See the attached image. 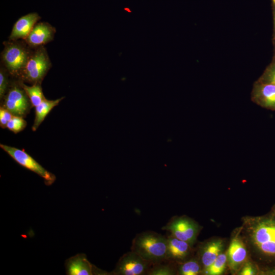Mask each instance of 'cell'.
Here are the masks:
<instances>
[{
  "label": "cell",
  "mask_w": 275,
  "mask_h": 275,
  "mask_svg": "<svg viewBox=\"0 0 275 275\" xmlns=\"http://www.w3.org/2000/svg\"><path fill=\"white\" fill-rule=\"evenodd\" d=\"M240 232L260 274H275V204L266 214L241 219Z\"/></svg>",
  "instance_id": "1"
},
{
  "label": "cell",
  "mask_w": 275,
  "mask_h": 275,
  "mask_svg": "<svg viewBox=\"0 0 275 275\" xmlns=\"http://www.w3.org/2000/svg\"><path fill=\"white\" fill-rule=\"evenodd\" d=\"M167 239L153 231L136 235L132 240L131 251L151 264H159L166 259Z\"/></svg>",
  "instance_id": "2"
},
{
  "label": "cell",
  "mask_w": 275,
  "mask_h": 275,
  "mask_svg": "<svg viewBox=\"0 0 275 275\" xmlns=\"http://www.w3.org/2000/svg\"><path fill=\"white\" fill-rule=\"evenodd\" d=\"M4 44L2 58L6 69L13 75L22 74L31 52L18 40H10Z\"/></svg>",
  "instance_id": "3"
},
{
  "label": "cell",
  "mask_w": 275,
  "mask_h": 275,
  "mask_svg": "<svg viewBox=\"0 0 275 275\" xmlns=\"http://www.w3.org/2000/svg\"><path fill=\"white\" fill-rule=\"evenodd\" d=\"M51 66L46 49L40 46L31 53L22 74L26 81L40 84Z\"/></svg>",
  "instance_id": "4"
},
{
  "label": "cell",
  "mask_w": 275,
  "mask_h": 275,
  "mask_svg": "<svg viewBox=\"0 0 275 275\" xmlns=\"http://www.w3.org/2000/svg\"><path fill=\"white\" fill-rule=\"evenodd\" d=\"M162 229L193 247L202 227L194 219L183 215L173 218Z\"/></svg>",
  "instance_id": "5"
},
{
  "label": "cell",
  "mask_w": 275,
  "mask_h": 275,
  "mask_svg": "<svg viewBox=\"0 0 275 275\" xmlns=\"http://www.w3.org/2000/svg\"><path fill=\"white\" fill-rule=\"evenodd\" d=\"M226 251L228 267L232 274H236L250 259L248 248L241 236L239 227L232 232Z\"/></svg>",
  "instance_id": "6"
},
{
  "label": "cell",
  "mask_w": 275,
  "mask_h": 275,
  "mask_svg": "<svg viewBox=\"0 0 275 275\" xmlns=\"http://www.w3.org/2000/svg\"><path fill=\"white\" fill-rule=\"evenodd\" d=\"M0 147L18 164L42 178L46 185H50L55 181L56 176L44 168L24 150L2 144Z\"/></svg>",
  "instance_id": "7"
},
{
  "label": "cell",
  "mask_w": 275,
  "mask_h": 275,
  "mask_svg": "<svg viewBox=\"0 0 275 275\" xmlns=\"http://www.w3.org/2000/svg\"><path fill=\"white\" fill-rule=\"evenodd\" d=\"M151 264L133 251L124 254L113 271L115 275L147 274Z\"/></svg>",
  "instance_id": "8"
},
{
  "label": "cell",
  "mask_w": 275,
  "mask_h": 275,
  "mask_svg": "<svg viewBox=\"0 0 275 275\" xmlns=\"http://www.w3.org/2000/svg\"><path fill=\"white\" fill-rule=\"evenodd\" d=\"M226 239L219 237L212 238L199 245L197 258L202 265V271L226 250Z\"/></svg>",
  "instance_id": "9"
},
{
  "label": "cell",
  "mask_w": 275,
  "mask_h": 275,
  "mask_svg": "<svg viewBox=\"0 0 275 275\" xmlns=\"http://www.w3.org/2000/svg\"><path fill=\"white\" fill-rule=\"evenodd\" d=\"M28 98L21 86L19 87L14 85L9 90L6 95L4 107L14 116L22 117L26 114L29 109Z\"/></svg>",
  "instance_id": "10"
},
{
  "label": "cell",
  "mask_w": 275,
  "mask_h": 275,
  "mask_svg": "<svg viewBox=\"0 0 275 275\" xmlns=\"http://www.w3.org/2000/svg\"><path fill=\"white\" fill-rule=\"evenodd\" d=\"M67 275L108 274L91 263L84 254H77L67 259L65 263Z\"/></svg>",
  "instance_id": "11"
},
{
  "label": "cell",
  "mask_w": 275,
  "mask_h": 275,
  "mask_svg": "<svg viewBox=\"0 0 275 275\" xmlns=\"http://www.w3.org/2000/svg\"><path fill=\"white\" fill-rule=\"evenodd\" d=\"M251 99L263 108L275 111V85L256 81L253 87Z\"/></svg>",
  "instance_id": "12"
},
{
  "label": "cell",
  "mask_w": 275,
  "mask_h": 275,
  "mask_svg": "<svg viewBox=\"0 0 275 275\" xmlns=\"http://www.w3.org/2000/svg\"><path fill=\"white\" fill-rule=\"evenodd\" d=\"M167 239V255L166 260L178 264L189 259L191 254L193 246L187 242L179 239L172 235Z\"/></svg>",
  "instance_id": "13"
},
{
  "label": "cell",
  "mask_w": 275,
  "mask_h": 275,
  "mask_svg": "<svg viewBox=\"0 0 275 275\" xmlns=\"http://www.w3.org/2000/svg\"><path fill=\"white\" fill-rule=\"evenodd\" d=\"M56 29L47 22L36 23L25 39L31 47H38L49 42L54 38Z\"/></svg>",
  "instance_id": "14"
},
{
  "label": "cell",
  "mask_w": 275,
  "mask_h": 275,
  "mask_svg": "<svg viewBox=\"0 0 275 275\" xmlns=\"http://www.w3.org/2000/svg\"><path fill=\"white\" fill-rule=\"evenodd\" d=\"M40 19V16L36 12L29 13L19 18L13 25L9 40L25 39Z\"/></svg>",
  "instance_id": "15"
},
{
  "label": "cell",
  "mask_w": 275,
  "mask_h": 275,
  "mask_svg": "<svg viewBox=\"0 0 275 275\" xmlns=\"http://www.w3.org/2000/svg\"><path fill=\"white\" fill-rule=\"evenodd\" d=\"M63 99V97L51 100L45 99L40 104L35 107V118L32 127L33 131L36 130L49 113L54 107L58 105Z\"/></svg>",
  "instance_id": "16"
},
{
  "label": "cell",
  "mask_w": 275,
  "mask_h": 275,
  "mask_svg": "<svg viewBox=\"0 0 275 275\" xmlns=\"http://www.w3.org/2000/svg\"><path fill=\"white\" fill-rule=\"evenodd\" d=\"M178 265L177 274L198 275L202 273V267L197 257L189 258Z\"/></svg>",
  "instance_id": "17"
},
{
  "label": "cell",
  "mask_w": 275,
  "mask_h": 275,
  "mask_svg": "<svg viewBox=\"0 0 275 275\" xmlns=\"http://www.w3.org/2000/svg\"><path fill=\"white\" fill-rule=\"evenodd\" d=\"M227 265V256L226 250L222 253L207 268L202 272L204 275H221L226 270Z\"/></svg>",
  "instance_id": "18"
},
{
  "label": "cell",
  "mask_w": 275,
  "mask_h": 275,
  "mask_svg": "<svg viewBox=\"0 0 275 275\" xmlns=\"http://www.w3.org/2000/svg\"><path fill=\"white\" fill-rule=\"evenodd\" d=\"M20 85L24 90L33 106L36 107L45 99L40 84L29 86L21 82Z\"/></svg>",
  "instance_id": "19"
},
{
  "label": "cell",
  "mask_w": 275,
  "mask_h": 275,
  "mask_svg": "<svg viewBox=\"0 0 275 275\" xmlns=\"http://www.w3.org/2000/svg\"><path fill=\"white\" fill-rule=\"evenodd\" d=\"M177 274V270L170 264H157L147 273L149 275H174Z\"/></svg>",
  "instance_id": "20"
},
{
  "label": "cell",
  "mask_w": 275,
  "mask_h": 275,
  "mask_svg": "<svg viewBox=\"0 0 275 275\" xmlns=\"http://www.w3.org/2000/svg\"><path fill=\"white\" fill-rule=\"evenodd\" d=\"M257 81L275 85V63L270 64Z\"/></svg>",
  "instance_id": "21"
},
{
  "label": "cell",
  "mask_w": 275,
  "mask_h": 275,
  "mask_svg": "<svg viewBox=\"0 0 275 275\" xmlns=\"http://www.w3.org/2000/svg\"><path fill=\"white\" fill-rule=\"evenodd\" d=\"M26 126V122L21 117L14 116L8 123L7 128L17 133L22 131Z\"/></svg>",
  "instance_id": "22"
},
{
  "label": "cell",
  "mask_w": 275,
  "mask_h": 275,
  "mask_svg": "<svg viewBox=\"0 0 275 275\" xmlns=\"http://www.w3.org/2000/svg\"><path fill=\"white\" fill-rule=\"evenodd\" d=\"M236 274L257 275L260 274V271L257 265L249 259L244 263Z\"/></svg>",
  "instance_id": "23"
},
{
  "label": "cell",
  "mask_w": 275,
  "mask_h": 275,
  "mask_svg": "<svg viewBox=\"0 0 275 275\" xmlns=\"http://www.w3.org/2000/svg\"><path fill=\"white\" fill-rule=\"evenodd\" d=\"M8 85V80L6 73L4 68L0 70V97L2 99L5 94Z\"/></svg>",
  "instance_id": "24"
},
{
  "label": "cell",
  "mask_w": 275,
  "mask_h": 275,
  "mask_svg": "<svg viewBox=\"0 0 275 275\" xmlns=\"http://www.w3.org/2000/svg\"><path fill=\"white\" fill-rule=\"evenodd\" d=\"M14 115L8 109L4 107L0 109V125L3 128L7 127L9 121L13 118Z\"/></svg>",
  "instance_id": "25"
},
{
  "label": "cell",
  "mask_w": 275,
  "mask_h": 275,
  "mask_svg": "<svg viewBox=\"0 0 275 275\" xmlns=\"http://www.w3.org/2000/svg\"><path fill=\"white\" fill-rule=\"evenodd\" d=\"M274 26H275V6H274Z\"/></svg>",
  "instance_id": "26"
},
{
  "label": "cell",
  "mask_w": 275,
  "mask_h": 275,
  "mask_svg": "<svg viewBox=\"0 0 275 275\" xmlns=\"http://www.w3.org/2000/svg\"><path fill=\"white\" fill-rule=\"evenodd\" d=\"M274 5L275 6V0H272Z\"/></svg>",
  "instance_id": "27"
},
{
  "label": "cell",
  "mask_w": 275,
  "mask_h": 275,
  "mask_svg": "<svg viewBox=\"0 0 275 275\" xmlns=\"http://www.w3.org/2000/svg\"><path fill=\"white\" fill-rule=\"evenodd\" d=\"M273 42H274V44H275V37L274 38Z\"/></svg>",
  "instance_id": "28"
}]
</instances>
